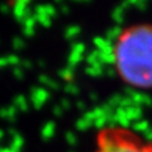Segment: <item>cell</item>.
Wrapping results in <instances>:
<instances>
[{
	"label": "cell",
	"instance_id": "cell-1",
	"mask_svg": "<svg viewBox=\"0 0 152 152\" xmlns=\"http://www.w3.org/2000/svg\"><path fill=\"white\" fill-rule=\"evenodd\" d=\"M113 66L119 79L134 89H152V24L128 26L114 39Z\"/></svg>",
	"mask_w": 152,
	"mask_h": 152
},
{
	"label": "cell",
	"instance_id": "cell-2",
	"mask_svg": "<svg viewBox=\"0 0 152 152\" xmlns=\"http://www.w3.org/2000/svg\"><path fill=\"white\" fill-rule=\"evenodd\" d=\"M94 152H152V140L123 126H107L96 132Z\"/></svg>",
	"mask_w": 152,
	"mask_h": 152
}]
</instances>
